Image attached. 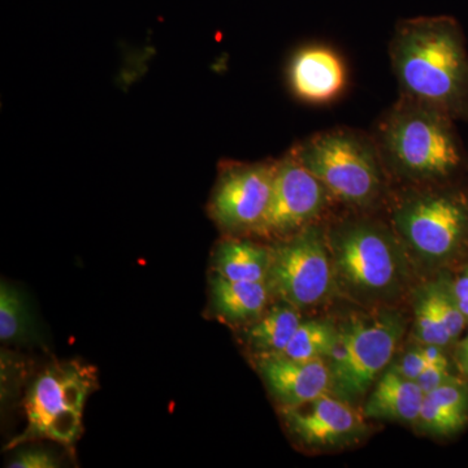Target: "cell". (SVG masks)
<instances>
[{"mask_svg":"<svg viewBox=\"0 0 468 468\" xmlns=\"http://www.w3.org/2000/svg\"><path fill=\"white\" fill-rule=\"evenodd\" d=\"M401 95L468 120V50L457 21L420 16L399 21L389 45Z\"/></svg>","mask_w":468,"mask_h":468,"instance_id":"1","label":"cell"},{"mask_svg":"<svg viewBox=\"0 0 468 468\" xmlns=\"http://www.w3.org/2000/svg\"><path fill=\"white\" fill-rule=\"evenodd\" d=\"M335 289L363 306L392 303L409 282V254L392 224L356 215L325 228Z\"/></svg>","mask_w":468,"mask_h":468,"instance_id":"2","label":"cell"},{"mask_svg":"<svg viewBox=\"0 0 468 468\" xmlns=\"http://www.w3.org/2000/svg\"><path fill=\"white\" fill-rule=\"evenodd\" d=\"M455 120L426 101L401 95L375 129V143L389 176L414 185H439L463 163Z\"/></svg>","mask_w":468,"mask_h":468,"instance_id":"3","label":"cell"},{"mask_svg":"<svg viewBox=\"0 0 468 468\" xmlns=\"http://www.w3.org/2000/svg\"><path fill=\"white\" fill-rule=\"evenodd\" d=\"M292 153L322 181L334 201L365 211L387 193L388 174L374 137L351 128L319 132Z\"/></svg>","mask_w":468,"mask_h":468,"instance_id":"4","label":"cell"},{"mask_svg":"<svg viewBox=\"0 0 468 468\" xmlns=\"http://www.w3.org/2000/svg\"><path fill=\"white\" fill-rule=\"evenodd\" d=\"M390 224L410 258L445 266L468 249V197L441 184L411 187L393 206Z\"/></svg>","mask_w":468,"mask_h":468,"instance_id":"5","label":"cell"},{"mask_svg":"<svg viewBox=\"0 0 468 468\" xmlns=\"http://www.w3.org/2000/svg\"><path fill=\"white\" fill-rule=\"evenodd\" d=\"M401 314L378 310L338 326V343L329 356L331 393L356 405L392 362L405 334Z\"/></svg>","mask_w":468,"mask_h":468,"instance_id":"6","label":"cell"},{"mask_svg":"<svg viewBox=\"0 0 468 468\" xmlns=\"http://www.w3.org/2000/svg\"><path fill=\"white\" fill-rule=\"evenodd\" d=\"M95 369L77 360L58 362L43 369L27 396V426L7 449L48 439L73 446L82 433L85 403L97 388Z\"/></svg>","mask_w":468,"mask_h":468,"instance_id":"7","label":"cell"},{"mask_svg":"<svg viewBox=\"0 0 468 468\" xmlns=\"http://www.w3.org/2000/svg\"><path fill=\"white\" fill-rule=\"evenodd\" d=\"M268 285L273 297L298 310L324 303L335 289L325 228L319 223L272 241Z\"/></svg>","mask_w":468,"mask_h":468,"instance_id":"8","label":"cell"},{"mask_svg":"<svg viewBox=\"0 0 468 468\" xmlns=\"http://www.w3.org/2000/svg\"><path fill=\"white\" fill-rule=\"evenodd\" d=\"M277 160L228 162L218 169L208 214L227 236L254 234L272 196Z\"/></svg>","mask_w":468,"mask_h":468,"instance_id":"9","label":"cell"},{"mask_svg":"<svg viewBox=\"0 0 468 468\" xmlns=\"http://www.w3.org/2000/svg\"><path fill=\"white\" fill-rule=\"evenodd\" d=\"M334 201L319 178L302 165L292 150L277 160L270 206L254 236L276 241L318 223Z\"/></svg>","mask_w":468,"mask_h":468,"instance_id":"10","label":"cell"},{"mask_svg":"<svg viewBox=\"0 0 468 468\" xmlns=\"http://www.w3.org/2000/svg\"><path fill=\"white\" fill-rule=\"evenodd\" d=\"M282 412L295 441L313 451L345 448L360 441L367 433V426L354 405L332 393Z\"/></svg>","mask_w":468,"mask_h":468,"instance_id":"11","label":"cell"},{"mask_svg":"<svg viewBox=\"0 0 468 468\" xmlns=\"http://www.w3.org/2000/svg\"><path fill=\"white\" fill-rule=\"evenodd\" d=\"M257 367L282 410L300 408L331 393V372L325 359L261 356L257 358Z\"/></svg>","mask_w":468,"mask_h":468,"instance_id":"12","label":"cell"},{"mask_svg":"<svg viewBox=\"0 0 468 468\" xmlns=\"http://www.w3.org/2000/svg\"><path fill=\"white\" fill-rule=\"evenodd\" d=\"M346 67L328 46H306L297 51L289 66V84L300 100L328 103L346 88Z\"/></svg>","mask_w":468,"mask_h":468,"instance_id":"13","label":"cell"},{"mask_svg":"<svg viewBox=\"0 0 468 468\" xmlns=\"http://www.w3.org/2000/svg\"><path fill=\"white\" fill-rule=\"evenodd\" d=\"M271 297L268 282H233L215 272L209 275L211 310L228 324H251L268 309Z\"/></svg>","mask_w":468,"mask_h":468,"instance_id":"14","label":"cell"},{"mask_svg":"<svg viewBox=\"0 0 468 468\" xmlns=\"http://www.w3.org/2000/svg\"><path fill=\"white\" fill-rule=\"evenodd\" d=\"M424 396L426 394L417 381L410 380L389 367L378 378L365 403L363 415L368 419L417 424Z\"/></svg>","mask_w":468,"mask_h":468,"instance_id":"15","label":"cell"},{"mask_svg":"<svg viewBox=\"0 0 468 468\" xmlns=\"http://www.w3.org/2000/svg\"><path fill=\"white\" fill-rule=\"evenodd\" d=\"M468 423V384L452 380L424 396L417 421L421 432L446 437L460 432Z\"/></svg>","mask_w":468,"mask_h":468,"instance_id":"16","label":"cell"},{"mask_svg":"<svg viewBox=\"0 0 468 468\" xmlns=\"http://www.w3.org/2000/svg\"><path fill=\"white\" fill-rule=\"evenodd\" d=\"M270 266V246L243 236H227L212 255V272L233 282H267Z\"/></svg>","mask_w":468,"mask_h":468,"instance_id":"17","label":"cell"},{"mask_svg":"<svg viewBox=\"0 0 468 468\" xmlns=\"http://www.w3.org/2000/svg\"><path fill=\"white\" fill-rule=\"evenodd\" d=\"M302 322L301 310L279 301L245 326L243 340L255 358L282 356Z\"/></svg>","mask_w":468,"mask_h":468,"instance_id":"18","label":"cell"},{"mask_svg":"<svg viewBox=\"0 0 468 468\" xmlns=\"http://www.w3.org/2000/svg\"><path fill=\"white\" fill-rule=\"evenodd\" d=\"M337 343L338 326L323 320L302 322L282 356L298 360H326Z\"/></svg>","mask_w":468,"mask_h":468,"instance_id":"19","label":"cell"},{"mask_svg":"<svg viewBox=\"0 0 468 468\" xmlns=\"http://www.w3.org/2000/svg\"><path fill=\"white\" fill-rule=\"evenodd\" d=\"M32 316L26 298L8 282L0 286V340L2 343H26L32 335Z\"/></svg>","mask_w":468,"mask_h":468,"instance_id":"20","label":"cell"},{"mask_svg":"<svg viewBox=\"0 0 468 468\" xmlns=\"http://www.w3.org/2000/svg\"><path fill=\"white\" fill-rule=\"evenodd\" d=\"M415 334L419 343L446 347L452 343V338L446 329L441 314L437 309L435 297L430 282L421 285L415 294Z\"/></svg>","mask_w":468,"mask_h":468,"instance_id":"21","label":"cell"},{"mask_svg":"<svg viewBox=\"0 0 468 468\" xmlns=\"http://www.w3.org/2000/svg\"><path fill=\"white\" fill-rule=\"evenodd\" d=\"M430 285L432 289L433 297H435L437 309L441 314L446 329H448L452 341L457 340L462 331H463L467 320L462 314L457 300H455L451 279L440 277L436 282H430Z\"/></svg>","mask_w":468,"mask_h":468,"instance_id":"22","label":"cell"},{"mask_svg":"<svg viewBox=\"0 0 468 468\" xmlns=\"http://www.w3.org/2000/svg\"><path fill=\"white\" fill-rule=\"evenodd\" d=\"M430 366L423 344L411 347L392 366L397 372L410 380H417L419 375Z\"/></svg>","mask_w":468,"mask_h":468,"instance_id":"23","label":"cell"},{"mask_svg":"<svg viewBox=\"0 0 468 468\" xmlns=\"http://www.w3.org/2000/svg\"><path fill=\"white\" fill-rule=\"evenodd\" d=\"M9 468H57L58 460L48 449H27L18 452L8 464Z\"/></svg>","mask_w":468,"mask_h":468,"instance_id":"24","label":"cell"},{"mask_svg":"<svg viewBox=\"0 0 468 468\" xmlns=\"http://www.w3.org/2000/svg\"><path fill=\"white\" fill-rule=\"evenodd\" d=\"M452 378H454L452 377L451 371H449V363H433V365L428 366L415 381H417L424 394H427L452 380Z\"/></svg>","mask_w":468,"mask_h":468,"instance_id":"25","label":"cell"},{"mask_svg":"<svg viewBox=\"0 0 468 468\" xmlns=\"http://www.w3.org/2000/svg\"><path fill=\"white\" fill-rule=\"evenodd\" d=\"M451 282L458 306H460L464 318L468 320V268H464L460 275L457 276V279L451 280Z\"/></svg>","mask_w":468,"mask_h":468,"instance_id":"26","label":"cell"},{"mask_svg":"<svg viewBox=\"0 0 468 468\" xmlns=\"http://www.w3.org/2000/svg\"><path fill=\"white\" fill-rule=\"evenodd\" d=\"M455 360H457V366L460 368L461 374L468 381V334L464 340H462L461 344L458 345Z\"/></svg>","mask_w":468,"mask_h":468,"instance_id":"27","label":"cell"}]
</instances>
